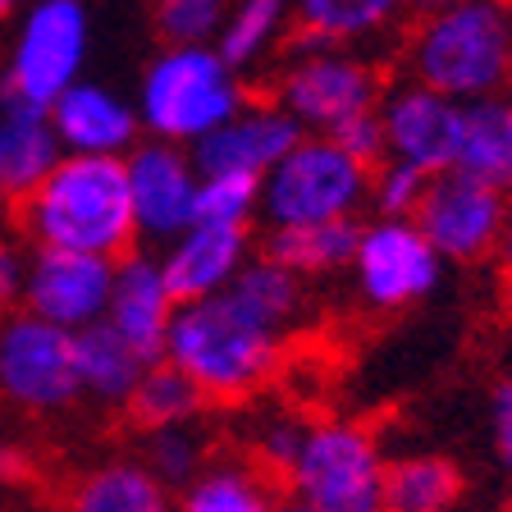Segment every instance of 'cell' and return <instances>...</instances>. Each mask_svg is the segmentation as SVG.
Returning <instances> with one entry per match:
<instances>
[{"label":"cell","instance_id":"30bf717a","mask_svg":"<svg viewBox=\"0 0 512 512\" xmlns=\"http://www.w3.org/2000/svg\"><path fill=\"white\" fill-rule=\"evenodd\" d=\"M0 398L23 412H64L83 398L74 330L32 316L0 320Z\"/></svg>","mask_w":512,"mask_h":512},{"label":"cell","instance_id":"836d02e7","mask_svg":"<svg viewBox=\"0 0 512 512\" xmlns=\"http://www.w3.org/2000/svg\"><path fill=\"white\" fill-rule=\"evenodd\" d=\"M430 174L407 165V160L384 156L371 170V215H412L421 202V188H426Z\"/></svg>","mask_w":512,"mask_h":512},{"label":"cell","instance_id":"d4e9b609","mask_svg":"<svg viewBox=\"0 0 512 512\" xmlns=\"http://www.w3.org/2000/svg\"><path fill=\"white\" fill-rule=\"evenodd\" d=\"M357 224L362 220H325V224H279L266 229L261 252L275 256L279 266H288L302 279H325L343 275L357 247Z\"/></svg>","mask_w":512,"mask_h":512},{"label":"cell","instance_id":"cb8c5ba5","mask_svg":"<svg viewBox=\"0 0 512 512\" xmlns=\"http://www.w3.org/2000/svg\"><path fill=\"white\" fill-rule=\"evenodd\" d=\"M74 357H78V384H83V394L101 398V403H124V398L133 394V384L142 380V371L151 366L106 320H92V325L74 330Z\"/></svg>","mask_w":512,"mask_h":512},{"label":"cell","instance_id":"5b68a950","mask_svg":"<svg viewBox=\"0 0 512 512\" xmlns=\"http://www.w3.org/2000/svg\"><path fill=\"white\" fill-rule=\"evenodd\" d=\"M384 458L375 430L362 421H307L293 462L284 467L288 499L307 503L316 512H384Z\"/></svg>","mask_w":512,"mask_h":512},{"label":"cell","instance_id":"1f68e13d","mask_svg":"<svg viewBox=\"0 0 512 512\" xmlns=\"http://www.w3.org/2000/svg\"><path fill=\"white\" fill-rule=\"evenodd\" d=\"M229 0H156V32L170 46H215Z\"/></svg>","mask_w":512,"mask_h":512},{"label":"cell","instance_id":"9c48e42d","mask_svg":"<svg viewBox=\"0 0 512 512\" xmlns=\"http://www.w3.org/2000/svg\"><path fill=\"white\" fill-rule=\"evenodd\" d=\"M508 202L512 192L503 183L467 170H439L421 188L412 220L444 256V266H480V261H494Z\"/></svg>","mask_w":512,"mask_h":512},{"label":"cell","instance_id":"44dd1931","mask_svg":"<svg viewBox=\"0 0 512 512\" xmlns=\"http://www.w3.org/2000/svg\"><path fill=\"white\" fill-rule=\"evenodd\" d=\"M288 5L307 42L334 46H366L375 37H389L412 10V0H288Z\"/></svg>","mask_w":512,"mask_h":512},{"label":"cell","instance_id":"ee69618b","mask_svg":"<svg viewBox=\"0 0 512 512\" xmlns=\"http://www.w3.org/2000/svg\"><path fill=\"white\" fill-rule=\"evenodd\" d=\"M503 5H512V0H503Z\"/></svg>","mask_w":512,"mask_h":512},{"label":"cell","instance_id":"b9f144b4","mask_svg":"<svg viewBox=\"0 0 512 512\" xmlns=\"http://www.w3.org/2000/svg\"><path fill=\"white\" fill-rule=\"evenodd\" d=\"M19 5V0H0V19H10V10Z\"/></svg>","mask_w":512,"mask_h":512},{"label":"cell","instance_id":"603a6c76","mask_svg":"<svg viewBox=\"0 0 512 512\" xmlns=\"http://www.w3.org/2000/svg\"><path fill=\"white\" fill-rule=\"evenodd\" d=\"M220 293L229 302H238L252 320H261L266 330L284 334V339L302 320V311H307V279L293 275L288 266H279L275 256H266V252L247 256L243 270H238Z\"/></svg>","mask_w":512,"mask_h":512},{"label":"cell","instance_id":"d590c367","mask_svg":"<svg viewBox=\"0 0 512 512\" xmlns=\"http://www.w3.org/2000/svg\"><path fill=\"white\" fill-rule=\"evenodd\" d=\"M490 435H494V458H499L503 476H512V375L494 384L490 394Z\"/></svg>","mask_w":512,"mask_h":512},{"label":"cell","instance_id":"5bb4252c","mask_svg":"<svg viewBox=\"0 0 512 512\" xmlns=\"http://www.w3.org/2000/svg\"><path fill=\"white\" fill-rule=\"evenodd\" d=\"M110 288H115L110 256L37 247L28 261V279H23V307L64 330H83L92 320H106Z\"/></svg>","mask_w":512,"mask_h":512},{"label":"cell","instance_id":"f546056e","mask_svg":"<svg viewBox=\"0 0 512 512\" xmlns=\"http://www.w3.org/2000/svg\"><path fill=\"white\" fill-rule=\"evenodd\" d=\"M256 215H261V179H252V174H202L197 206H192V220L197 224H238V229H252Z\"/></svg>","mask_w":512,"mask_h":512},{"label":"cell","instance_id":"8d00e7d4","mask_svg":"<svg viewBox=\"0 0 512 512\" xmlns=\"http://www.w3.org/2000/svg\"><path fill=\"white\" fill-rule=\"evenodd\" d=\"M23 279H28V261L10 243H0V316H10L23 302Z\"/></svg>","mask_w":512,"mask_h":512},{"label":"cell","instance_id":"6da1fadb","mask_svg":"<svg viewBox=\"0 0 512 512\" xmlns=\"http://www.w3.org/2000/svg\"><path fill=\"white\" fill-rule=\"evenodd\" d=\"M19 220L37 247L119 256L133 252L138 224L128 197L124 156H74L64 151L28 197H19Z\"/></svg>","mask_w":512,"mask_h":512},{"label":"cell","instance_id":"7c38bea8","mask_svg":"<svg viewBox=\"0 0 512 512\" xmlns=\"http://www.w3.org/2000/svg\"><path fill=\"white\" fill-rule=\"evenodd\" d=\"M375 110H380L384 124V156L407 160L426 174L453 170L462 133V101L416 83V78H398L380 92Z\"/></svg>","mask_w":512,"mask_h":512},{"label":"cell","instance_id":"7a4b0ae2","mask_svg":"<svg viewBox=\"0 0 512 512\" xmlns=\"http://www.w3.org/2000/svg\"><path fill=\"white\" fill-rule=\"evenodd\" d=\"M160 357L179 366L206 394V403H243L275 380L284 362V334L266 330L224 293H211L179 302Z\"/></svg>","mask_w":512,"mask_h":512},{"label":"cell","instance_id":"e575fe53","mask_svg":"<svg viewBox=\"0 0 512 512\" xmlns=\"http://www.w3.org/2000/svg\"><path fill=\"white\" fill-rule=\"evenodd\" d=\"M348 156H357L366 170H375L384 160V124H380V110H362V115H352L348 124H339L330 133Z\"/></svg>","mask_w":512,"mask_h":512},{"label":"cell","instance_id":"ab89813d","mask_svg":"<svg viewBox=\"0 0 512 512\" xmlns=\"http://www.w3.org/2000/svg\"><path fill=\"white\" fill-rule=\"evenodd\" d=\"M444 5H462V0H412V14H430V10H444Z\"/></svg>","mask_w":512,"mask_h":512},{"label":"cell","instance_id":"2e32d148","mask_svg":"<svg viewBox=\"0 0 512 512\" xmlns=\"http://www.w3.org/2000/svg\"><path fill=\"white\" fill-rule=\"evenodd\" d=\"M51 124L60 147L74 151V156H128L142 133L133 101H124L110 87L83 83V78L51 101Z\"/></svg>","mask_w":512,"mask_h":512},{"label":"cell","instance_id":"277c9868","mask_svg":"<svg viewBox=\"0 0 512 512\" xmlns=\"http://www.w3.org/2000/svg\"><path fill=\"white\" fill-rule=\"evenodd\" d=\"M247 101L238 69L215 46H165L138 87V119L151 138L192 147Z\"/></svg>","mask_w":512,"mask_h":512},{"label":"cell","instance_id":"ac0fdd59","mask_svg":"<svg viewBox=\"0 0 512 512\" xmlns=\"http://www.w3.org/2000/svg\"><path fill=\"white\" fill-rule=\"evenodd\" d=\"M174 311H179V298H174L170 284H165L160 256H142V252L119 256L115 261V288H110V307H106V325H115V330L124 334L147 362H160Z\"/></svg>","mask_w":512,"mask_h":512},{"label":"cell","instance_id":"8992f818","mask_svg":"<svg viewBox=\"0 0 512 512\" xmlns=\"http://www.w3.org/2000/svg\"><path fill=\"white\" fill-rule=\"evenodd\" d=\"M366 202H371V170L357 156H348L330 133H302L261 174V220L270 229L362 220Z\"/></svg>","mask_w":512,"mask_h":512},{"label":"cell","instance_id":"484cf974","mask_svg":"<svg viewBox=\"0 0 512 512\" xmlns=\"http://www.w3.org/2000/svg\"><path fill=\"white\" fill-rule=\"evenodd\" d=\"M467 476L444 453H407L384 471V512H458Z\"/></svg>","mask_w":512,"mask_h":512},{"label":"cell","instance_id":"d6986e66","mask_svg":"<svg viewBox=\"0 0 512 512\" xmlns=\"http://www.w3.org/2000/svg\"><path fill=\"white\" fill-rule=\"evenodd\" d=\"M64 156L51 124V106L23 101L0 87V192L28 197L51 174V165Z\"/></svg>","mask_w":512,"mask_h":512},{"label":"cell","instance_id":"83f0119b","mask_svg":"<svg viewBox=\"0 0 512 512\" xmlns=\"http://www.w3.org/2000/svg\"><path fill=\"white\" fill-rule=\"evenodd\" d=\"M512 156V96H485L462 106V133H458V160L453 170L480 174V179L503 183Z\"/></svg>","mask_w":512,"mask_h":512},{"label":"cell","instance_id":"7bdbcfd3","mask_svg":"<svg viewBox=\"0 0 512 512\" xmlns=\"http://www.w3.org/2000/svg\"><path fill=\"white\" fill-rule=\"evenodd\" d=\"M508 316H512V284H508Z\"/></svg>","mask_w":512,"mask_h":512},{"label":"cell","instance_id":"f6af8a7d","mask_svg":"<svg viewBox=\"0 0 512 512\" xmlns=\"http://www.w3.org/2000/svg\"><path fill=\"white\" fill-rule=\"evenodd\" d=\"M19 512H28V508H19Z\"/></svg>","mask_w":512,"mask_h":512},{"label":"cell","instance_id":"9a60e30c","mask_svg":"<svg viewBox=\"0 0 512 512\" xmlns=\"http://www.w3.org/2000/svg\"><path fill=\"white\" fill-rule=\"evenodd\" d=\"M302 138L298 119L275 101H243L220 128H211L202 142H192V160L202 174H261Z\"/></svg>","mask_w":512,"mask_h":512},{"label":"cell","instance_id":"ffe728a7","mask_svg":"<svg viewBox=\"0 0 512 512\" xmlns=\"http://www.w3.org/2000/svg\"><path fill=\"white\" fill-rule=\"evenodd\" d=\"M64 512H174V494L147 462L115 458L78 480Z\"/></svg>","mask_w":512,"mask_h":512},{"label":"cell","instance_id":"60d3db41","mask_svg":"<svg viewBox=\"0 0 512 512\" xmlns=\"http://www.w3.org/2000/svg\"><path fill=\"white\" fill-rule=\"evenodd\" d=\"M279 512H316V508H307V503H298V499H284L279 503Z\"/></svg>","mask_w":512,"mask_h":512},{"label":"cell","instance_id":"d6a6232c","mask_svg":"<svg viewBox=\"0 0 512 512\" xmlns=\"http://www.w3.org/2000/svg\"><path fill=\"white\" fill-rule=\"evenodd\" d=\"M302 430H307V421H302L298 412H266L252 426L247 462H256L261 471H270V476L279 480V476H284V467L293 462V453H298Z\"/></svg>","mask_w":512,"mask_h":512},{"label":"cell","instance_id":"4dcf8cb0","mask_svg":"<svg viewBox=\"0 0 512 512\" xmlns=\"http://www.w3.org/2000/svg\"><path fill=\"white\" fill-rule=\"evenodd\" d=\"M147 462L165 485H188L197 471L211 462V439L197 430V421H183V426H165V430H147Z\"/></svg>","mask_w":512,"mask_h":512},{"label":"cell","instance_id":"3957f363","mask_svg":"<svg viewBox=\"0 0 512 512\" xmlns=\"http://www.w3.org/2000/svg\"><path fill=\"white\" fill-rule=\"evenodd\" d=\"M407 78L453 96L485 101L512 92V5L462 0L444 10L416 14L403 46Z\"/></svg>","mask_w":512,"mask_h":512},{"label":"cell","instance_id":"f1b7e54d","mask_svg":"<svg viewBox=\"0 0 512 512\" xmlns=\"http://www.w3.org/2000/svg\"><path fill=\"white\" fill-rule=\"evenodd\" d=\"M128 421L147 435V430H165V426H183V421H197L206 407V394L179 366H170L165 357L151 362L142 371V380L133 384V394L124 398Z\"/></svg>","mask_w":512,"mask_h":512},{"label":"cell","instance_id":"ba28073f","mask_svg":"<svg viewBox=\"0 0 512 512\" xmlns=\"http://www.w3.org/2000/svg\"><path fill=\"white\" fill-rule=\"evenodd\" d=\"M348 275L366 311L398 316V311L421 307L439 288L444 256L430 247L412 215H371L357 224Z\"/></svg>","mask_w":512,"mask_h":512},{"label":"cell","instance_id":"f35d334b","mask_svg":"<svg viewBox=\"0 0 512 512\" xmlns=\"http://www.w3.org/2000/svg\"><path fill=\"white\" fill-rule=\"evenodd\" d=\"M494 266H499L503 288H508V284H512V202H508V220H503V229H499V247H494Z\"/></svg>","mask_w":512,"mask_h":512},{"label":"cell","instance_id":"4fadbf2b","mask_svg":"<svg viewBox=\"0 0 512 512\" xmlns=\"http://www.w3.org/2000/svg\"><path fill=\"white\" fill-rule=\"evenodd\" d=\"M124 170H128V197H133L138 238H151V243L179 238L192 224L197 183H202V170H197L192 151L179 147V142L147 138L124 156Z\"/></svg>","mask_w":512,"mask_h":512},{"label":"cell","instance_id":"e0dca14e","mask_svg":"<svg viewBox=\"0 0 512 512\" xmlns=\"http://www.w3.org/2000/svg\"><path fill=\"white\" fill-rule=\"evenodd\" d=\"M252 256V229L238 224H197L192 220L179 238L165 243L160 270L165 284L179 302H197L220 293L229 279L243 270V261Z\"/></svg>","mask_w":512,"mask_h":512},{"label":"cell","instance_id":"7402d4cb","mask_svg":"<svg viewBox=\"0 0 512 512\" xmlns=\"http://www.w3.org/2000/svg\"><path fill=\"white\" fill-rule=\"evenodd\" d=\"M275 476L247 458H211L183 485L174 512H279Z\"/></svg>","mask_w":512,"mask_h":512},{"label":"cell","instance_id":"52a82bcc","mask_svg":"<svg viewBox=\"0 0 512 512\" xmlns=\"http://www.w3.org/2000/svg\"><path fill=\"white\" fill-rule=\"evenodd\" d=\"M380 92H384L380 64L366 60L357 46L307 42L302 37L279 64L270 101L298 119L302 133H334L352 115L380 106Z\"/></svg>","mask_w":512,"mask_h":512},{"label":"cell","instance_id":"8fae6325","mask_svg":"<svg viewBox=\"0 0 512 512\" xmlns=\"http://www.w3.org/2000/svg\"><path fill=\"white\" fill-rule=\"evenodd\" d=\"M92 42V19L83 0H42L32 5L19 28L10 69H5V92L51 106L69 83H78Z\"/></svg>","mask_w":512,"mask_h":512},{"label":"cell","instance_id":"4316f807","mask_svg":"<svg viewBox=\"0 0 512 512\" xmlns=\"http://www.w3.org/2000/svg\"><path fill=\"white\" fill-rule=\"evenodd\" d=\"M288 23H293V5L288 0H229L224 28L215 37V51L243 74V69L275 55Z\"/></svg>","mask_w":512,"mask_h":512},{"label":"cell","instance_id":"74e56055","mask_svg":"<svg viewBox=\"0 0 512 512\" xmlns=\"http://www.w3.org/2000/svg\"><path fill=\"white\" fill-rule=\"evenodd\" d=\"M28 476V453L0 430V480H23Z\"/></svg>","mask_w":512,"mask_h":512}]
</instances>
